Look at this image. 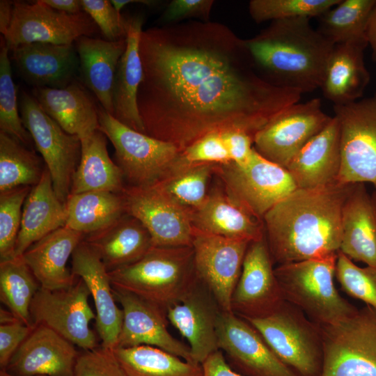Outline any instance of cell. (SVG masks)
Masks as SVG:
<instances>
[{"label": "cell", "instance_id": "21", "mask_svg": "<svg viewBox=\"0 0 376 376\" xmlns=\"http://www.w3.org/2000/svg\"><path fill=\"white\" fill-rule=\"evenodd\" d=\"M72 274L86 283L95 311V328L101 346L116 347L123 320V312L116 304L109 272L97 252L84 240L72 254Z\"/></svg>", "mask_w": 376, "mask_h": 376}, {"label": "cell", "instance_id": "53", "mask_svg": "<svg viewBox=\"0 0 376 376\" xmlns=\"http://www.w3.org/2000/svg\"><path fill=\"white\" fill-rule=\"evenodd\" d=\"M366 38L371 48L372 58L376 62V2L370 13L366 29Z\"/></svg>", "mask_w": 376, "mask_h": 376}, {"label": "cell", "instance_id": "30", "mask_svg": "<svg viewBox=\"0 0 376 376\" xmlns=\"http://www.w3.org/2000/svg\"><path fill=\"white\" fill-rule=\"evenodd\" d=\"M108 272L132 265L153 246L150 235L135 217L124 214L107 228L85 235Z\"/></svg>", "mask_w": 376, "mask_h": 376}, {"label": "cell", "instance_id": "45", "mask_svg": "<svg viewBox=\"0 0 376 376\" xmlns=\"http://www.w3.org/2000/svg\"><path fill=\"white\" fill-rule=\"evenodd\" d=\"M72 376H127L113 349L99 346L77 358Z\"/></svg>", "mask_w": 376, "mask_h": 376}, {"label": "cell", "instance_id": "56", "mask_svg": "<svg viewBox=\"0 0 376 376\" xmlns=\"http://www.w3.org/2000/svg\"><path fill=\"white\" fill-rule=\"evenodd\" d=\"M18 320L16 318V317L14 315V314L10 311L8 309L6 310L4 308H2L1 307L0 309V324H8L11 323L15 321H17Z\"/></svg>", "mask_w": 376, "mask_h": 376}, {"label": "cell", "instance_id": "15", "mask_svg": "<svg viewBox=\"0 0 376 376\" xmlns=\"http://www.w3.org/2000/svg\"><path fill=\"white\" fill-rule=\"evenodd\" d=\"M249 243L194 228L191 246L196 276L212 293L222 311L232 312L233 294Z\"/></svg>", "mask_w": 376, "mask_h": 376}, {"label": "cell", "instance_id": "8", "mask_svg": "<svg viewBox=\"0 0 376 376\" xmlns=\"http://www.w3.org/2000/svg\"><path fill=\"white\" fill-rule=\"evenodd\" d=\"M228 195L257 220L297 187L288 171L254 148L246 161L219 164L216 173Z\"/></svg>", "mask_w": 376, "mask_h": 376}, {"label": "cell", "instance_id": "5", "mask_svg": "<svg viewBox=\"0 0 376 376\" xmlns=\"http://www.w3.org/2000/svg\"><path fill=\"white\" fill-rule=\"evenodd\" d=\"M337 256L338 253L274 268L283 299L320 326L338 322L359 310L334 285Z\"/></svg>", "mask_w": 376, "mask_h": 376}, {"label": "cell", "instance_id": "33", "mask_svg": "<svg viewBox=\"0 0 376 376\" xmlns=\"http://www.w3.org/2000/svg\"><path fill=\"white\" fill-rule=\"evenodd\" d=\"M32 95L67 133L79 139L99 129L98 107L75 81L65 88H34Z\"/></svg>", "mask_w": 376, "mask_h": 376}, {"label": "cell", "instance_id": "25", "mask_svg": "<svg viewBox=\"0 0 376 376\" xmlns=\"http://www.w3.org/2000/svg\"><path fill=\"white\" fill-rule=\"evenodd\" d=\"M191 219L194 228L209 234L249 242L265 237L263 223L235 203L221 183L210 189Z\"/></svg>", "mask_w": 376, "mask_h": 376}, {"label": "cell", "instance_id": "1", "mask_svg": "<svg viewBox=\"0 0 376 376\" xmlns=\"http://www.w3.org/2000/svg\"><path fill=\"white\" fill-rule=\"evenodd\" d=\"M139 53L145 134L180 151L214 131L241 129L255 137L302 95L264 79L245 41L221 26L142 31Z\"/></svg>", "mask_w": 376, "mask_h": 376}, {"label": "cell", "instance_id": "18", "mask_svg": "<svg viewBox=\"0 0 376 376\" xmlns=\"http://www.w3.org/2000/svg\"><path fill=\"white\" fill-rule=\"evenodd\" d=\"M273 263L265 237L249 243L233 294L232 312L244 319L260 318L285 301Z\"/></svg>", "mask_w": 376, "mask_h": 376}, {"label": "cell", "instance_id": "42", "mask_svg": "<svg viewBox=\"0 0 376 376\" xmlns=\"http://www.w3.org/2000/svg\"><path fill=\"white\" fill-rule=\"evenodd\" d=\"M340 0H251L249 11L260 23L298 17H318Z\"/></svg>", "mask_w": 376, "mask_h": 376}, {"label": "cell", "instance_id": "58", "mask_svg": "<svg viewBox=\"0 0 376 376\" xmlns=\"http://www.w3.org/2000/svg\"><path fill=\"white\" fill-rule=\"evenodd\" d=\"M372 197H373V201H374V203H375V207H376V190L374 192V194L372 195Z\"/></svg>", "mask_w": 376, "mask_h": 376}, {"label": "cell", "instance_id": "13", "mask_svg": "<svg viewBox=\"0 0 376 376\" xmlns=\"http://www.w3.org/2000/svg\"><path fill=\"white\" fill-rule=\"evenodd\" d=\"M99 28L84 11L68 14L47 5L13 1L10 24L3 38L10 49L23 44L45 42L70 45L82 36H91Z\"/></svg>", "mask_w": 376, "mask_h": 376}, {"label": "cell", "instance_id": "19", "mask_svg": "<svg viewBox=\"0 0 376 376\" xmlns=\"http://www.w3.org/2000/svg\"><path fill=\"white\" fill-rule=\"evenodd\" d=\"M113 292L123 312L115 348L149 345L193 362L189 346L169 331L166 310L127 291L113 288Z\"/></svg>", "mask_w": 376, "mask_h": 376}, {"label": "cell", "instance_id": "36", "mask_svg": "<svg viewBox=\"0 0 376 376\" xmlns=\"http://www.w3.org/2000/svg\"><path fill=\"white\" fill-rule=\"evenodd\" d=\"M113 350L127 376H203L201 364L156 347L139 345Z\"/></svg>", "mask_w": 376, "mask_h": 376}, {"label": "cell", "instance_id": "10", "mask_svg": "<svg viewBox=\"0 0 376 376\" xmlns=\"http://www.w3.org/2000/svg\"><path fill=\"white\" fill-rule=\"evenodd\" d=\"M18 103L22 123L42 157L57 196L65 204L81 159V140L65 132L33 95L22 92Z\"/></svg>", "mask_w": 376, "mask_h": 376}, {"label": "cell", "instance_id": "37", "mask_svg": "<svg viewBox=\"0 0 376 376\" xmlns=\"http://www.w3.org/2000/svg\"><path fill=\"white\" fill-rule=\"evenodd\" d=\"M217 164H182L153 186L190 213L206 199L209 184L216 175Z\"/></svg>", "mask_w": 376, "mask_h": 376}, {"label": "cell", "instance_id": "29", "mask_svg": "<svg viewBox=\"0 0 376 376\" xmlns=\"http://www.w3.org/2000/svg\"><path fill=\"white\" fill-rule=\"evenodd\" d=\"M142 24L141 17H133L127 22L126 49L118 62L114 79L112 116L145 134L137 104L138 91L143 77L139 53Z\"/></svg>", "mask_w": 376, "mask_h": 376}, {"label": "cell", "instance_id": "20", "mask_svg": "<svg viewBox=\"0 0 376 376\" xmlns=\"http://www.w3.org/2000/svg\"><path fill=\"white\" fill-rule=\"evenodd\" d=\"M221 311L212 293L198 279L179 302L166 309L169 322L188 341L194 363L202 364L220 350L217 327Z\"/></svg>", "mask_w": 376, "mask_h": 376}, {"label": "cell", "instance_id": "26", "mask_svg": "<svg viewBox=\"0 0 376 376\" xmlns=\"http://www.w3.org/2000/svg\"><path fill=\"white\" fill-rule=\"evenodd\" d=\"M84 237L65 226L36 242L22 255L42 288L61 290L75 283L77 277L67 263Z\"/></svg>", "mask_w": 376, "mask_h": 376}, {"label": "cell", "instance_id": "28", "mask_svg": "<svg viewBox=\"0 0 376 376\" xmlns=\"http://www.w3.org/2000/svg\"><path fill=\"white\" fill-rule=\"evenodd\" d=\"M339 251L352 261L376 267V207L364 183H354L342 210Z\"/></svg>", "mask_w": 376, "mask_h": 376}, {"label": "cell", "instance_id": "9", "mask_svg": "<svg viewBox=\"0 0 376 376\" xmlns=\"http://www.w3.org/2000/svg\"><path fill=\"white\" fill-rule=\"evenodd\" d=\"M321 327L320 376H376V309L366 306L338 322Z\"/></svg>", "mask_w": 376, "mask_h": 376}, {"label": "cell", "instance_id": "11", "mask_svg": "<svg viewBox=\"0 0 376 376\" xmlns=\"http://www.w3.org/2000/svg\"><path fill=\"white\" fill-rule=\"evenodd\" d=\"M340 133L341 168L338 182H370L376 189V93L334 105Z\"/></svg>", "mask_w": 376, "mask_h": 376}, {"label": "cell", "instance_id": "43", "mask_svg": "<svg viewBox=\"0 0 376 376\" xmlns=\"http://www.w3.org/2000/svg\"><path fill=\"white\" fill-rule=\"evenodd\" d=\"M31 189L21 186L0 192V261L15 258L23 205Z\"/></svg>", "mask_w": 376, "mask_h": 376}, {"label": "cell", "instance_id": "52", "mask_svg": "<svg viewBox=\"0 0 376 376\" xmlns=\"http://www.w3.org/2000/svg\"><path fill=\"white\" fill-rule=\"evenodd\" d=\"M49 6L68 14H77L83 10L81 0H42Z\"/></svg>", "mask_w": 376, "mask_h": 376}, {"label": "cell", "instance_id": "27", "mask_svg": "<svg viewBox=\"0 0 376 376\" xmlns=\"http://www.w3.org/2000/svg\"><path fill=\"white\" fill-rule=\"evenodd\" d=\"M366 40H352L334 45L329 57L320 89L334 105L360 100L370 76L364 62Z\"/></svg>", "mask_w": 376, "mask_h": 376}, {"label": "cell", "instance_id": "51", "mask_svg": "<svg viewBox=\"0 0 376 376\" xmlns=\"http://www.w3.org/2000/svg\"><path fill=\"white\" fill-rule=\"evenodd\" d=\"M201 365L203 376H242L231 368L221 350L211 354Z\"/></svg>", "mask_w": 376, "mask_h": 376}, {"label": "cell", "instance_id": "41", "mask_svg": "<svg viewBox=\"0 0 376 376\" xmlns=\"http://www.w3.org/2000/svg\"><path fill=\"white\" fill-rule=\"evenodd\" d=\"M9 47L1 37L0 50V129L27 147L33 139L24 127L19 115L15 85L12 79Z\"/></svg>", "mask_w": 376, "mask_h": 376}, {"label": "cell", "instance_id": "49", "mask_svg": "<svg viewBox=\"0 0 376 376\" xmlns=\"http://www.w3.org/2000/svg\"><path fill=\"white\" fill-rule=\"evenodd\" d=\"M214 1L212 0H173L167 6L162 20L174 22L186 17L208 18Z\"/></svg>", "mask_w": 376, "mask_h": 376}, {"label": "cell", "instance_id": "57", "mask_svg": "<svg viewBox=\"0 0 376 376\" xmlns=\"http://www.w3.org/2000/svg\"><path fill=\"white\" fill-rule=\"evenodd\" d=\"M0 376H13L10 374H8L6 371H5L4 370H1V372H0Z\"/></svg>", "mask_w": 376, "mask_h": 376}, {"label": "cell", "instance_id": "12", "mask_svg": "<svg viewBox=\"0 0 376 376\" xmlns=\"http://www.w3.org/2000/svg\"><path fill=\"white\" fill-rule=\"evenodd\" d=\"M90 295L86 283L79 277L67 288L49 290L41 287L30 307L33 326L47 327L83 350L100 346L90 327L96 318L88 302Z\"/></svg>", "mask_w": 376, "mask_h": 376}, {"label": "cell", "instance_id": "23", "mask_svg": "<svg viewBox=\"0 0 376 376\" xmlns=\"http://www.w3.org/2000/svg\"><path fill=\"white\" fill-rule=\"evenodd\" d=\"M10 50L19 75L33 88H65L74 82L79 68L73 44L32 42Z\"/></svg>", "mask_w": 376, "mask_h": 376}, {"label": "cell", "instance_id": "3", "mask_svg": "<svg viewBox=\"0 0 376 376\" xmlns=\"http://www.w3.org/2000/svg\"><path fill=\"white\" fill-rule=\"evenodd\" d=\"M244 41L264 79L302 94L320 88L334 46L306 17L274 21L259 35Z\"/></svg>", "mask_w": 376, "mask_h": 376}, {"label": "cell", "instance_id": "44", "mask_svg": "<svg viewBox=\"0 0 376 376\" xmlns=\"http://www.w3.org/2000/svg\"><path fill=\"white\" fill-rule=\"evenodd\" d=\"M335 276L346 293L376 309V267H360L338 251Z\"/></svg>", "mask_w": 376, "mask_h": 376}, {"label": "cell", "instance_id": "16", "mask_svg": "<svg viewBox=\"0 0 376 376\" xmlns=\"http://www.w3.org/2000/svg\"><path fill=\"white\" fill-rule=\"evenodd\" d=\"M125 213L149 232L153 246H191V213L153 187L125 186L121 191Z\"/></svg>", "mask_w": 376, "mask_h": 376}, {"label": "cell", "instance_id": "2", "mask_svg": "<svg viewBox=\"0 0 376 376\" xmlns=\"http://www.w3.org/2000/svg\"><path fill=\"white\" fill-rule=\"evenodd\" d=\"M352 186L337 182L297 189L272 207L263 223L274 263L337 253L341 242L342 210Z\"/></svg>", "mask_w": 376, "mask_h": 376}, {"label": "cell", "instance_id": "22", "mask_svg": "<svg viewBox=\"0 0 376 376\" xmlns=\"http://www.w3.org/2000/svg\"><path fill=\"white\" fill-rule=\"evenodd\" d=\"M75 345L44 325H35L4 369L13 376H72Z\"/></svg>", "mask_w": 376, "mask_h": 376}, {"label": "cell", "instance_id": "38", "mask_svg": "<svg viewBox=\"0 0 376 376\" xmlns=\"http://www.w3.org/2000/svg\"><path fill=\"white\" fill-rule=\"evenodd\" d=\"M40 288L22 256L0 261V300L19 321L31 327L30 307Z\"/></svg>", "mask_w": 376, "mask_h": 376}, {"label": "cell", "instance_id": "34", "mask_svg": "<svg viewBox=\"0 0 376 376\" xmlns=\"http://www.w3.org/2000/svg\"><path fill=\"white\" fill-rule=\"evenodd\" d=\"M81 155L70 194L88 191L120 194L125 187L120 167L110 158L107 137L99 129L80 139Z\"/></svg>", "mask_w": 376, "mask_h": 376}, {"label": "cell", "instance_id": "6", "mask_svg": "<svg viewBox=\"0 0 376 376\" xmlns=\"http://www.w3.org/2000/svg\"><path fill=\"white\" fill-rule=\"evenodd\" d=\"M274 352L300 376H320L323 363L322 327L284 301L272 313L246 318Z\"/></svg>", "mask_w": 376, "mask_h": 376}, {"label": "cell", "instance_id": "46", "mask_svg": "<svg viewBox=\"0 0 376 376\" xmlns=\"http://www.w3.org/2000/svg\"><path fill=\"white\" fill-rule=\"evenodd\" d=\"M182 164H217L231 162L221 131L206 134L181 151Z\"/></svg>", "mask_w": 376, "mask_h": 376}, {"label": "cell", "instance_id": "47", "mask_svg": "<svg viewBox=\"0 0 376 376\" xmlns=\"http://www.w3.org/2000/svg\"><path fill=\"white\" fill-rule=\"evenodd\" d=\"M82 9L94 21L103 36L110 41L124 38L127 33V22L111 1L81 0Z\"/></svg>", "mask_w": 376, "mask_h": 376}, {"label": "cell", "instance_id": "4", "mask_svg": "<svg viewBox=\"0 0 376 376\" xmlns=\"http://www.w3.org/2000/svg\"><path fill=\"white\" fill-rule=\"evenodd\" d=\"M113 288L121 289L166 311L196 283L192 246H152L137 262L109 272Z\"/></svg>", "mask_w": 376, "mask_h": 376}, {"label": "cell", "instance_id": "31", "mask_svg": "<svg viewBox=\"0 0 376 376\" xmlns=\"http://www.w3.org/2000/svg\"><path fill=\"white\" fill-rule=\"evenodd\" d=\"M66 208L57 196L46 168L24 201L15 257L21 256L36 242L65 226Z\"/></svg>", "mask_w": 376, "mask_h": 376}, {"label": "cell", "instance_id": "55", "mask_svg": "<svg viewBox=\"0 0 376 376\" xmlns=\"http://www.w3.org/2000/svg\"><path fill=\"white\" fill-rule=\"evenodd\" d=\"M111 2L118 13H120L123 7L129 3H139L146 6H153L157 3V1L151 0H112Z\"/></svg>", "mask_w": 376, "mask_h": 376}, {"label": "cell", "instance_id": "32", "mask_svg": "<svg viewBox=\"0 0 376 376\" xmlns=\"http://www.w3.org/2000/svg\"><path fill=\"white\" fill-rule=\"evenodd\" d=\"M83 81L101 107L113 114V88L118 62L126 49L125 38L116 41L82 36L75 41Z\"/></svg>", "mask_w": 376, "mask_h": 376}, {"label": "cell", "instance_id": "54", "mask_svg": "<svg viewBox=\"0 0 376 376\" xmlns=\"http://www.w3.org/2000/svg\"><path fill=\"white\" fill-rule=\"evenodd\" d=\"M13 1H0V32L3 36L7 33L13 15Z\"/></svg>", "mask_w": 376, "mask_h": 376}, {"label": "cell", "instance_id": "24", "mask_svg": "<svg viewBox=\"0 0 376 376\" xmlns=\"http://www.w3.org/2000/svg\"><path fill=\"white\" fill-rule=\"evenodd\" d=\"M341 168L340 133L334 116L291 159L285 169L297 189H315L338 182Z\"/></svg>", "mask_w": 376, "mask_h": 376}, {"label": "cell", "instance_id": "48", "mask_svg": "<svg viewBox=\"0 0 376 376\" xmlns=\"http://www.w3.org/2000/svg\"><path fill=\"white\" fill-rule=\"evenodd\" d=\"M33 327L17 320L0 325V366L4 370Z\"/></svg>", "mask_w": 376, "mask_h": 376}, {"label": "cell", "instance_id": "39", "mask_svg": "<svg viewBox=\"0 0 376 376\" xmlns=\"http://www.w3.org/2000/svg\"><path fill=\"white\" fill-rule=\"evenodd\" d=\"M375 2L376 0H340L318 17L317 29L334 45L366 40V25Z\"/></svg>", "mask_w": 376, "mask_h": 376}, {"label": "cell", "instance_id": "17", "mask_svg": "<svg viewBox=\"0 0 376 376\" xmlns=\"http://www.w3.org/2000/svg\"><path fill=\"white\" fill-rule=\"evenodd\" d=\"M217 331L219 350L246 376H300L249 322L233 312L221 311Z\"/></svg>", "mask_w": 376, "mask_h": 376}, {"label": "cell", "instance_id": "14", "mask_svg": "<svg viewBox=\"0 0 376 376\" xmlns=\"http://www.w3.org/2000/svg\"><path fill=\"white\" fill-rule=\"evenodd\" d=\"M315 97L290 104L279 112L255 135L253 148L283 168L330 121Z\"/></svg>", "mask_w": 376, "mask_h": 376}, {"label": "cell", "instance_id": "50", "mask_svg": "<svg viewBox=\"0 0 376 376\" xmlns=\"http://www.w3.org/2000/svg\"><path fill=\"white\" fill-rule=\"evenodd\" d=\"M221 134L231 162L241 164L248 159L253 150V135L236 128L221 131Z\"/></svg>", "mask_w": 376, "mask_h": 376}, {"label": "cell", "instance_id": "40", "mask_svg": "<svg viewBox=\"0 0 376 376\" xmlns=\"http://www.w3.org/2000/svg\"><path fill=\"white\" fill-rule=\"evenodd\" d=\"M44 169L33 150L0 131V192L21 186L36 185Z\"/></svg>", "mask_w": 376, "mask_h": 376}, {"label": "cell", "instance_id": "35", "mask_svg": "<svg viewBox=\"0 0 376 376\" xmlns=\"http://www.w3.org/2000/svg\"><path fill=\"white\" fill-rule=\"evenodd\" d=\"M65 208V226L84 236L107 228L125 214L121 194L110 191L70 194Z\"/></svg>", "mask_w": 376, "mask_h": 376}, {"label": "cell", "instance_id": "7", "mask_svg": "<svg viewBox=\"0 0 376 376\" xmlns=\"http://www.w3.org/2000/svg\"><path fill=\"white\" fill-rule=\"evenodd\" d=\"M99 130L111 141L130 186L151 187L177 166L181 151L173 143L137 132L98 107Z\"/></svg>", "mask_w": 376, "mask_h": 376}]
</instances>
